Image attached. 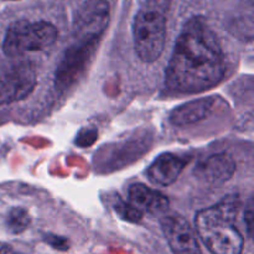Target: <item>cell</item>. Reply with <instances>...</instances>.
<instances>
[{"label": "cell", "instance_id": "6da1fadb", "mask_svg": "<svg viewBox=\"0 0 254 254\" xmlns=\"http://www.w3.org/2000/svg\"><path fill=\"white\" fill-rule=\"evenodd\" d=\"M225 71V55L215 32L202 17L189 20L169 61L166 87L175 93H200L217 86Z\"/></svg>", "mask_w": 254, "mask_h": 254}, {"label": "cell", "instance_id": "7a4b0ae2", "mask_svg": "<svg viewBox=\"0 0 254 254\" xmlns=\"http://www.w3.org/2000/svg\"><path fill=\"white\" fill-rule=\"evenodd\" d=\"M238 210L237 196H226L196 215V233L212 254H242L243 237L236 226Z\"/></svg>", "mask_w": 254, "mask_h": 254}, {"label": "cell", "instance_id": "3957f363", "mask_svg": "<svg viewBox=\"0 0 254 254\" xmlns=\"http://www.w3.org/2000/svg\"><path fill=\"white\" fill-rule=\"evenodd\" d=\"M57 29L47 21L19 20L7 27L2 51L9 57H17L32 51H44L56 42Z\"/></svg>", "mask_w": 254, "mask_h": 254}, {"label": "cell", "instance_id": "277c9868", "mask_svg": "<svg viewBox=\"0 0 254 254\" xmlns=\"http://www.w3.org/2000/svg\"><path fill=\"white\" fill-rule=\"evenodd\" d=\"M133 39L135 52L141 61H156L165 46V16L158 10H140L134 19Z\"/></svg>", "mask_w": 254, "mask_h": 254}, {"label": "cell", "instance_id": "5b68a950", "mask_svg": "<svg viewBox=\"0 0 254 254\" xmlns=\"http://www.w3.org/2000/svg\"><path fill=\"white\" fill-rule=\"evenodd\" d=\"M111 7L107 0H87L76 14L74 41L98 42L109 22Z\"/></svg>", "mask_w": 254, "mask_h": 254}, {"label": "cell", "instance_id": "8992f818", "mask_svg": "<svg viewBox=\"0 0 254 254\" xmlns=\"http://www.w3.org/2000/svg\"><path fill=\"white\" fill-rule=\"evenodd\" d=\"M36 86V73L27 64H17L0 71V106L26 98Z\"/></svg>", "mask_w": 254, "mask_h": 254}, {"label": "cell", "instance_id": "52a82bcc", "mask_svg": "<svg viewBox=\"0 0 254 254\" xmlns=\"http://www.w3.org/2000/svg\"><path fill=\"white\" fill-rule=\"evenodd\" d=\"M160 225L174 254H200L197 233L186 218L179 215L165 216Z\"/></svg>", "mask_w": 254, "mask_h": 254}, {"label": "cell", "instance_id": "ba28073f", "mask_svg": "<svg viewBox=\"0 0 254 254\" xmlns=\"http://www.w3.org/2000/svg\"><path fill=\"white\" fill-rule=\"evenodd\" d=\"M97 42L74 41L64 52L56 71V83L60 88L68 87L76 81L93 55Z\"/></svg>", "mask_w": 254, "mask_h": 254}, {"label": "cell", "instance_id": "9c48e42d", "mask_svg": "<svg viewBox=\"0 0 254 254\" xmlns=\"http://www.w3.org/2000/svg\"><path fill=\"white\" fill-rule=\"evenodd\" d=\"M236 171V163L228 154L220 153L200 161L193 170V175L202 184L218 186L227 183Z\"/></svg>", "mask_w": 254, "mask_h": 254}, {"label": "cell", "instance_id": "30bf717a", "mask_svg": "<svg viewBox=\"0 0 254 254\" xmlns=\"http://www.w3.org/2000/svg\"><path fill=\"white\" fill-rule=\"evenodd\" d=\"M186 166V161L173 153L159 155L149 166L146 175L151 183L160 186H169L175 183Z\"/></svg>", "mask_w": 254, "mask_h": 254}, {"label": "cell", "instance_id": "8fae6325", "mask_svg": "<svg viewBox=\"0 0 254 254\" xmlns=\"http://www.w3.org/2000/svg\"><path fill=\"white\" fill-rule=\"evenodd\" d=\"M216 107L215 97L196 99L176 107L170 113V123L176 127L198 123L212 114Z\"/></svg>", "mask_w": 254, "mask_h": 254}, {"label": "cell", "instance_id": "7c38bea8", "mask_svg": "<svg viewBox=\"0 0 254 254\" xmlns=\"http://www.w3.org/2000/svg\"><path fill=\"white\" fill-rule=\"evenodd\" d=\"M129 203L136 210L148 213L164 212L169 207V200L159 191L148 188L144 184H134L129 189Z\"/></svg>", "mask_w": 254, "mask_h": 254}, {"label": "cell", "instance_id": "4fadbf2b", "mask_svg": "<svg viewBox=\"0 0 254 254\" xmlns=\"http://www.w3.org/2000/svg\"><path fill=\"white\" fill-rule=\"evenodd\" d=\"M29 223L30 217L24 208H14V210L10 211L9 216H7L6 225L12 233L22 232L24 230H26Z\"/></svg>", "mask_w": 254, "mask_h": 254}, {"label": "cell", "instance_id": "5bb4252c", "mask_svg": "<svg viewBox=\"0 0 254 254\" xmlns=\"http://www.w3.org/2000/svg\"><path fill=\"white\" fill-rule=\"evenodd\" d=\"M114 210L117 211V213H118L123 220L129 221V222H139V221L141 220V217H143V213L139 210H136V208L129 202L118 201V202L114 205Z\"/></svg>", "mask_w": 254, "mask_h": 254}, {"label": "cell", "instance_id": "9a60e30c", "mask_svg": "<svg viewBox=\"0 0 254 254\" xmlns=\"http://www.w3.org/2000/svg\"><path fill=\"white\" fill-rule=\"evenodd\" d=\"M97 138V131L94 129H84L78 134L76 139L77 145L79 146H88L94 143Z\"/></svg>", "mask_w": 254, "mask_h": 254}, {"label": "cell", "instance_id": "2e32d148", "mask_svg": "<svg viewBox=\"0 0 254 254\" xmlns=\"http://www.w3.org/2000/svg\"><path fill=\"white\" fill-rule=\"evenodd\" d=\"M45 241H46L49 245H51L52 247L56 248L60 251H66L68 250V242H67L66 238L59 237V236H45Z\"/></svg>", "mask_w": 254, "mask_h": 254}, {"label": "cell", "instance_id": "e0dca14e", "mask_svg": "<svg viewBox=\"0 0 254 254\" xmlns=\"http://www.w3.org/2000/svg\"><path fill=\"white\" fill-rule=\"evenodd\" d=\"M245 221L247 222V230L248 235L252 236V222H253V206L252 201H250V206H248L247 211L245 212Z\"/></svg>", "mask_w": 254, "mask_h": 254}, {"label": "cell", "instance_id": "ac0fdd59", "mask_svg": "<svg viewBox=\"0 0 254 254\" xmlns=\"http://www.w3.org/2000/svg\"><path fill=\"white\" fill-rule=\"evenodd\" d=\"M0 254H17L11 247L6 245H0Z\"/></svg>", "mask_w": 254, "mask_h": 254}]
</instances>
